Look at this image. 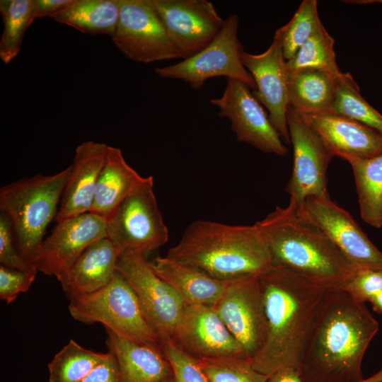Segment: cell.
I'll return each mask as SVG.
<instances>
[{
  "label": "cell",
  "mask_w": 382,
  "mask_h": 382,
  "mask_svg": "<svg viewBox=\"0 0 382 382\" xmlns=\"http://www.w3.org/2000/svg\"><path fill=\"white\" fill-rule=\"evenodd\" d=\"M74 0H35L33 20L50 17L61 13L69 7Z\"/></svg>",
  "instance_id": "obj_39"
},
{
  "label": "cell",
  "mask_w": 382,
  "mask_h": 382,
  "mask_svg": "<svg viewBox=\"0 0 382 382\" xmlns=\"http://www.w3.org/2000/svg\"><path fill=\"white\" fill-rule=\"evenodd\" d=\"M219 115L231 122L236 139L266 153L285 156L288 149L260 103L243 83L227 79L222 96L211 99Z\"/></svg>",
  "instance_id": "obj_14"
},
{
  "label": "cell",
  "mask_w": 382,
  "mask_h": 382,
  "mask_svg": "<svg viewBox=\"0 0 382 382\" xmlns=\"http://www.w3.org/2000/svg\"><path fill=\"white\" fill-rule=\"evenodd\" d=\"M117 271L133 289L159 338H172L186 306L183 298L155 273L142 253L121 254Z\"/></svg>",
  "instance_id": "obj_9"
},
{
  "label": "cell",
  "mask_w": 382,
  "mask_h": 382,
  "mask_svg": "<svg viewBox=\"0 0 382 382\" xmlns=\"http://www.w3.org/2000/svg\"><path fill=\"white\" fill-rule=\"evenodd\" d=\"M241 61L256 85L253 94L265 106L269 119L282 141L290 144L287 125L288 71L280 39L274 33L266 51L254 54L241 52Z\"/></svg>",
  "instance_id": "obj_18"
},
{
  "label": "cell",
  "mask_w": 382,
  "mask_h": 382,
  "mask_svg": "<svg viewBox=\"0 0 382 382\" xmlns=\"http://www.w3.org/2000/svg\"><path fill=\"white\" fill-rule=\"evenodd\" d=\"M369 302L375 312L382 314V291L373 296Z\"/></svg>",
  "instance_id": "obj_41"
},
{
  "label": "cell",
  "mask_w": 382,
  "mask_h": 382,
  "mask_svg": "<svg viewBox=\"0 0 382 382\" xmlns=\"http://www.w3.org/2000/svg\"><path fill=\"white\" fill-rule=\"evenodd\" d=\"M209 382H267L248 358L197 359Z\"/></svg>",
  "instance_id": "obj_33"
},
{
  "label": "cell",
  "mask_w": 382,
  "mask_h": 382,
  "mask_svg": "<svg viewBox=\"0 0 382 382\" xmlns=\"http://www.w3.org/2000/svg\"><path fill=\"white\" fill-rule=\"evenodd\" d=\"M181 59L189 58L212 42L224 20L207 0H151Z\"/></svg>",
  "instance_id": "obj_15"
},
{
  "label": "cell",
  "mask_w": 382,
  "mask_h": 382,
  "mask_svg": "<svg viewBox=\"0 0 382 382\" xmlns=\"http://www.w3.org/2000/svg\"><path fill=\"white\" fill-rule=\"evenodd\" d=\"M379 329L365 306L345 290L328 297L299 367L303 382H359L364 354Z\"/></svg>",
  "instance_id": "obj_2"
},
{
  "label": "cell",
  "mask_w": 382,
  "mask_h": 382,
  "mask_svg": "<svg viewBox=\"0 0 382 382\" xmlns=\"http://www.w3.org/2000/svg\"><path fill=\"white\" fill-rule=\"evenodd\" d=\"M294 212L301 220L319 228L356 270H382V252L330 196L308 197Z\"/></svg>",
  "instance_id": "obj_11"
},
{
  "label": "cell",
  "mask_w": 382,
  "mask_h": 382,
  "mask_svg": "<svg viewBox=\"0 0 382 382\" xmlns=\"http://www.w3.org/2000/svg\"><path fill=\"white\" fill-rule=\"evenodd\" d=\"M344 290L359 302H369L373 296L382 291V270H356Z\"/></svg>",
  "instance_id": "obj_37"
},
{
  "label": "cell",
  "mask_w": 382,
  "mask_h": 382,
  "mask_svg": "<svg viewBox=\"0 0 382 382\" xmlns=\"http://www.w3.org/2000/svg\"><path fill=\"white\" fill-rule=\"evenodd\" d=\"M145 179L127 163L119 148L109 146L90 212L107 221Z\"/></svg>",
  "instance_id": "obj_23"
},
{
  "label": "cell",
  "mask_w": 382,
  "mask_h": 382,
  "mask_svg": "<svg viewBox=\"0 0 382 382\" xmlns=\"http://www.w3.org/2000/svg\"><path fill=\"white\" fill-rule=\"evenodd\" d=\"M264 236L272 265L288 269L328 291L344 290L356 270L317 226L277 207L255 223Z\"/></svg>",
  "instance_id": "obj_4"
},
{
  "label": "cell",
  "mask_w": 382,
  "mask_h": 382,
  "mask_svg": "<svg viewBox=\"0 0 382 382\" xmlns=\"http://www.w3.org/2000/svg\"><path fill=\"white\" fill-rule=\"evenodd\" d=\"M108 148L106 144L93 141H84L76 147L71 173L54 219L57 223L91 212Z\"/></svg>",
  "instance_id": "obj_19"
},
{
  "label": "cell",
  "mask_w": 382,
  "mask_h": 382,
  "mask_svg": "<svg viewBox=\"0 0 382 382\" xmlns=\"http://www.w3.org/2000/svg\"><path fill=\"white\" fill-rule=\"evenodd\" d=\"M301 115L334 156L363 159L382 153V134L372 127L332 112Z\"/></svg>",
  "instance_id": "obj_20"
},
{
  "label": "cell",
  "mask_w": 382,
  "mask_h": 382,
  "mask_svg": "<svg viewBox=\"0 0 382 382\" xmlns=\"http://www.w3.org/2000/svg\"><path fill=\"white\" fill-rule=\"evenodd\" d=\"M149 262L155 273L187 304L214 306L229 282L213 278L194 267L166 256H157Z\"/></svg>",
  "instance_id": "obj_24"
},
{
  "label": "cell",
  "mask_w": 382,
  "mask_h": 382,
  "mask_svg": "<svg viewBox=\"0 0 382 382\" xmlns=\"http://www.w3.org/2000/svg\"><path fill=\"white\" fill-rule=\"evenodd\" d=\"M372 127L382 134V115L361 95L359 87L349 73L337 79L331 111Z\"/></svg>",
  "instance_id": "obj_31"
},
{
  "label": "cell",
  "mask_w": 382,
  "mask_h": 382,
  "mask_svg": "<svg viewBox=\"0 0 382 382\" xmlns=\"http://www.w3.org/2000/svg\"><path fill=\"white\" fill-rule=\"evenodd\" d=\"M321 23L318 1L303 0L291 19L275 32L280 39L286 61L296 54Z\"/></svg>",
  "instance_id": "obj_32"
},
{
  "label": "cell",
  "mask_w": 382,
  "mask_h": 382,
  "mask_svg": "<svg viewBox=\"0 0 382 382\" xmlns=\"http://www.w3.org/2000/svg\"><path fill=\"white\" fill-rule=\"evenodd\" d=\"M339 76L316 69L288 72L289 105L303 115L330 112Z\"/></svg>",
  "instance_id": "obj_25"
},
{
  "label": "cell",
  "mask_w": 382,
  "mask_h": 382,
  "mask_svg": "<svg viewBox=\"0 0 382 382\" xmlns=\"http://www.w3.org/2000/svg\"><path fill=\"white\" fill-rule=\"evenodd\" d=\"M107 237L121 254L139 253L146 256L168 241L152 176L146 177L107 220Z\"/></svg>",
  "instance_id": "obj_7"
},
{
  "label": "cell",
  "mask_w": 382,
  "mask_h": 382,
  "mask_svg": "<svg viewBox=\"0 0 382 382\" xmlns=\"http://www.w3.org/2000/svg\"><path fill=\"white\" fill-rule=\"evenodd\" d=\"M334 44L335 40L321 23L296 54L286 61L287 71L316 69L340 76L342 72L336 62Z\"/></svg>",
  "instance_id": "obj_30"
},
{
  "label": "cell",
  "mask_w": 382,
  "mask_h": 382,
  "mask_svg": "<svg viewBox=\"0 0 382 382\" xmlns=\"http://www.w3.org/2000/svg\"><path fill=\"white\" fill-rule=\"evenodd\" d=\"M166 256L224 281L260 275L272 267L268 245L256 224L195 221Z\"/></svg>",
  "instance_id": "obj_3"
},
{
  "label": "cell",
  "mask_w": 382,
  "mask_h": 382,
  "mask_svg": "<svg viewBox=\"0 0 382 382\" xmlns=\"http://www.w3.org/2000/svg\"><path fill=\"white\" fill-rule=\"evenodd\" d=\"M360 214L369 225L382 226V153L369 158H349Z\"/></svg>",
  "instance_id": "obj_27"
},
{
  "label": "cell",
  "mask_w": 382,
  "mask_h": 382,
  "mask_svg": "<svg viewBox=\"0 0 382 382\" xmlns=\"http://www.w3.org/2000/svg\"><path fill=\"white\" fill-rule=\"evenodd\" d=\"M345 3L356 4H382V0H351L344 1Z\"/></svg>",
  "instance_id": "obj_43"
},
{
  "label": "cell",
  "mask_w": 382,
  "mask_h": 382,
  "mask_svg": "<svg viewBox=\"0 0 382 382\" xmlns=\"http://www.w3.org/2000/svg\"><path fill=\"white\" fill-rule=\"evenodd\" d=\"M238 16L231 15L225 19L219 34L206 47L178 63L157 67L155 73L163 79L182 80L196 90L209 79L225 76L255 91L254 79L241 61L243 49L238 37Z\"/></svg>",
  "instance_id": "obj_8"
},
{
  "label": "cell",
  "mask_w": 382,
  "mask_h": 382,
  "mask_svg": "<svg viewBox=\"0 0 382 382\" xmlns=\"http://www.w3.org/2000/svg\"><path fill=\"white\" fill-rule=\"evenodd\" d=\"M172 339L195 359L248 358L213 306L186 303Z\"/></svg>",
  "instance_id": "obj_17"
},
{
  "label": "cell",
  "mask_w": 382,
  "mask_h": 382,
  "mask_svg": "<svg viewBox=\"0 0 382 382\" xmlns=\"http://www.w3.org/2000/svg\"><path fill=\"white\" fill-rule=\"evenodd\" d=\"M120 15V0H74L52 18L90 35L115 34Z\"/></svg>",
  "instance_id": "obj_26"
},
{
  "label": "cell",
  "mask_w": 382,
  "mask_h": 382,
  "mask_svg": "<svg viewBox=\"0 0 382 382\" xmlns=\"http://www.w3.org/2000/svg\"><path fill=\"white\" fill-rule=\"evenodd\" d=\"M71 166L54 175L37 174L0 189V210L11 221L18 248L34 264L46 229L54 219Z\"/></svg>",
  "instance_id": "obj_5"
},
{
  "label": "cell",
  "mask_w": 382,
  "mask_h": 382,
  "mask_svg": "<svg viewBox=\"0 0 382 382\" xmlns=\"http://www.w3.org/2000/svg\"><path fill=\"white\" fill-rule=\"evenodd\" d=\"M13 229L9 217L0 214V262L1 265L25 272H37L32 262L21 254L13 241Z\"/></svg>",
  "instance_id": "obj_35"
},
{
  "label": "cell",
  "mask_w": 382,
  "mask_h": 382,
  "mask_svg": "<svg viewBox=\"0 0 382 382\" xmlns=\"http://www.w3.org/2000/svg\"><path fill=\"white\" fill-rule=\"evenodd\" d=\"M232 335L251 360L262 348L267 320L259 275L229 281L213 306Z\"/></svg>",
  "instance_id": "obj_13"
},
{
  "label": "cell",
  "mask_w": 382,
  "mask_h": 382,
  "mask_svg": "<svg viewBox=\"0 0 382 382\" xmlns=\"http://www.w3.org/2000/svg\"><path fill=\"white\" fill-rule=\"evenodd\" d=\"M112 40L129 59L149 64L181 59L151 0H120V15Z\"/></svg>",
  "instance_id": "obj_12"
},
{
  "label": "cell",
  "mask_w": 382,
  "mask_h": 382,
  "mask_svg": "<svg viewBox=\"0 0 382 382\" xmlns=\"http://www.w3.org/2000/svg\"><path fill=\"white\" fill-rule=\"evenodd\" d=\"M108 355V352L88 349L70 340L48 364V382H79Z\"/></svg>",
  "instance_id": "obj_28"
},
{
  "label": "cell",
  "mask_w": 382,
  "mask_h": 382,
  "mask_svg": "<svg viewBox=\"0 0 382 382\" xmlns=\"http://www.w3.org/2000/svg\"><path fill=\"white\" fill-rule=\"evenodd\" d=\"M107 237V221L87 212L58 222L42 241L34 265L47 276L57 278L68 270L93 242Z\"/></svg>",
  "instance_id": "obj_16"
},
{
  "label": "cell",
  "mask_w": 382,
  "mask_h": 382,
  "mask_svg": "<svg viewBox=\"0 0 382 382\" xmlns=\"http://www.w3.org/2000/svg\"><path fill=\"white\" fill-rule=\"evenodd\" d=\"M35 0H1L4 30L0 40V57L6 64L19 54L24 33L33 23Z\"/></svg>",
  "instance_id": "obj_29"
},
{
  "label": "cell",
  "mask_w": 382,
  "mask_h": 382,
  "mask_svg": "<svg viewBox=\"0 0 382 382\" xmlns=\"http://www.w3.org/2000/svg\"><path fill=\"white\" fill-rule=\"evenodd\" d=\"M259 280L267 336L253 366L266 375L285 367L299 369L329 291L279 266L272 265Z\"/></svg>",
  "instance_id": "obj_1"
},
{
  "label": "cell",
  "mask_w": 382,
  "mask_h": 382,
  "mask_svg": "<svg viewBox=\"0 0 382 382\" xmlns=\"http://www.w3.org/2000/svg\"><path fill=\"white\" fill-rule=\"evenodd\" d=\"M37 272H25L0 265V299L6 303L13 302L21 293L27 292Z\"/></svg>",
  "instance_id": "obj_36"
},
{
  "label": "cell",
  "mask_w": 382,
  "mask_h": 382,
  "mask_svg": "<svg viewBox=\"0 0 382 382\" xmlns=\"http://www.w3.org/2000/svg\"><path fill=\"white\" fill-rule=\"evenodd\" d=\"M267 382H303L298 369L285 367L269 375Z\"/></svg>",
  "instance_id": "obj_40"
},
{
  "label": "cell",
  "mask_w": 382,
  "mask_h": 382,
  "mask_svg": "<svg viewBox=\"0 0 382 382\" xmlns=\"http://www.w3.org/2000/svg\"><path fill=\"white\" fill-rule=\"evenodd\" d=\"M159 340L161 348L172 366L175 382H209L197 359L184 352L172 338Z\"/></svg>",
  "instance_id": "obj_34"
},
{
  "label": "cell",
  "mask_w": 382,
  "mask_h": 382,
  "mask_svg": "<svg viewBox=\"0 0 382 382\" xmlns=\"http://www.w3.org/2000/svg\"><path fill=\"white\" fill-rule=\"evenodd\" d=\"M359 382H382V368L371 376L364 378Z\"/></svg>",
  "instance_id": "obj_42"
},
{
  "label": "cell",
  "mask_w": 382,
  "mask_h": 382,
  "mask_svg": "<svg viewBox=\"0 0 382 382\" xmlns=\"http://www.w3.org/2000/svg\"><path fill=\"white\" fill-rule=\"evenodd\" d=\"M108 352L107 358L79 382H122L117 360L112 352Z\"/></svg>",
  "instance_id": "obj_38"
},
{
  "label": "cell",
  "mask_w": 382,
  "mask_h": 382,
  "mask_svg": "<svg viewBox=\"0 0 382 382\" xmlns=\"http://www.w3.org/2000/svg\"><path fill=\"white\" fill-rule=\"evenodd\" d=\"M287 125L294 149V166L286 190L290 195L287 206L295 211L311 197L329 196L327 170L334 156L314 129L290 105Z\"/></svg>",
  "instance_id": "obj_10"
},
{
  "label": "cell",
  "mask_w": 382,
  "mask_h": 382,
  "mask_svg": "<svg viewBox=\"0 0 382 382\" xmlns=\"http://www.w3.org/2000/svg\"><path fill=\"white\" fill-rule=\"evenodd\" d=\"M120 251L108 237L91 243L71 267L57 279L71 299L94 292L106 286L117 272Z\"/></svg>",
  "instance_id": "obj_21"
},
{
  "label": "cell",
  "mask_w": 382,
  "mask_h": 382,
  "mask_svg": "<svg viewBox=\"0 0 382 382\" xmlns=\"http://www.w3.org/2000/svg\"><path fill=\"white\" fill-rule=\"evenodd\" d=\"M108 351L115 356L122 382H175L161 348L138 343L105 329Z\"/></svg>",
  "instance_id": "obj_22"
},
{
  "label": "cell",
  "mask_w": 382,
  "mask_h": 382,
  "mask_svg": "<svg viewBox=\"0 0 382 382\" xmlns=\"http://www.w3.org/2000/svg\"><path fill=\"white\" fill-rule=\"evenodd\" d=\"M68 308L77 321L100 323L128 340L161 348L158 335L146 318L133 289L117 271L104 287L71 299Z\"/></svg>",
  "instance_id": "obj_6"
}]
</instances>
